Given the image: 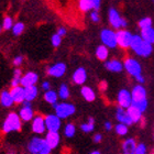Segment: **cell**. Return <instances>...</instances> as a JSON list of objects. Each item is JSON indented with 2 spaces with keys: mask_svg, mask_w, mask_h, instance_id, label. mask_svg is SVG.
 Listing matches in <instances>:
<instances>
[{
  "mask_svg": "<svg viewBox=\"0 0 154 154\" xmlns=\"http://www.w3.org/2000/svg\"><path fill=\"white\" fill-rule=\"evenodd\" d=\"M132 51L134 52L138 56L141 57H149L153 52V44L148 43V42L143 41L140 34H133L131 42V46H130Z\"/></svg>",
  "mask_w": 154,
  "mask_h": 154,
  "instance_id": "1",
  "label": "cell"
},
{
  "mask_svg": "<svg viewBox=\"0 0 154 154\" xmlns=\"http://www.w3.org/2000/svg\"><path fill=\"white\" fill-rule=\"evenodd\" d=\"M58 98H60V97H58L57 91H55V90H53V89L44 93V100L48 103L52 105V106H54V105H56V103H58Z\"/></svg>",
  "mask_w": 154,
  "mask_h": 154,
  "instance_id": "27",
  "label": "cell"
},
{
  "mask_svg": "<svg viewBox=\"0 0 154 154\" xmlns=\"http://www.w3.org/2000/svg\"><path fill=\"white\" fill-rule=\"evenodd\" d=\"M1 26H2V30H6V31H8V30H10V29L12 30L13 26H14V22H13L12 17H10V16L5 17V18H3V20H2Z\"/></svg>",
  "mask_w": 154,
  "mask_h": 154,
  "instance_id": "33",
  "label": "cell"
},
{
  "mask_svg": "<svg viewBox=\"0 0 154 154\" xmlns=\"http://www.w3.org/2000/svg\"><path fill=\"white\" fill-rule=\"evenodd\" d=\"M116 119L118 120V123H123V125H127L128 127L133 125L130 117H129L127 109H123L121 107H117V109H116Z\"/></svg>",
  "mask_w": 154,
  "mask_h": 154,
  "instance_id": "18",
  "label": "cell"
},
{
  "mask_svg": "<svg viewBox=\"0 0 154 154\" xmlns=\"http://www.w3.org/2000/svg\"><path fill=\"white\" fill-rule=\"evenodd\" d=\"M89 154H100L99 151H93V152H90Z\"/></svg>",
  "mask_w": 154,
  "mask_h": 154,
  "instance_id": "49",
  "label": "cell"
},
{
  "mask_svg": "<svg viewBox=\"0 0 154 154\" xmlns=\"http://www.w3.org/2000/svg\"><path fill=\"white\" fill-rule=\"evenodd\" d=\"M103 127H105V130H106V131H110V130H111V129L113 128L112 123H111L110 121H106V122H105Z\"/></svg>",
  "mask_w": 154,
  "mask_h": 154,
  "instance_id": "45",
  "label": "cell"
},
{
  "mask_svg": "<svg viewBox=\"0 0 154 154\" xmlns=\"http://www.w3.org/2000/svg\"><path fill=\"white\" fill-rule=\"evenodd\" d=\"M140 35L143 38V41L148 42V43H154V28H148V29H143L140 32Z\"/></svg>",
  "mask_w": 154,
  "mask_h": 154,
  "instance_id": "28",
  "label": "cell"
},
{
  "mask_svg": "<svg viewBox=\"0 0 154 154\" xmlns=\"http://www.w3.org/2000/svg\"><path fill=\"white\" fill-rule=\"evenodd\" d=\"M23 76L22 72H21V69L20 68H16L14 69V72H13V77L12 78H18V79H21Z\"/></svg>",
  "mask_w": 154,
  "mask_h": 154,
  "instance_id": "41",
  "label": "cell"
},
{
  "mask_svg": "<svg viewBox=\"0 0 154 154\" xmlns=\"http://www.w3.org/2000/svg\"><path fill=\"white\" fill-rule=\"evenodd\" d=\"M153 2H154V0H153Z\"/></svg>",
  "mask_w": 154,
  "mask_h": 154,
  "instance_id": "51",
  "label": "cell"
},
{
  "mask_svg": "<svg viewBox=\"0 0 154 154\" xmlns=\"http://www.w3.org/2000/svg\"><path fill=\"white\" fill-rule=\"evenodd\" d=\"M24 31V23L22 22H16L12 28V33L14 35H20Z\"/></svg>",
  "mask_w": 154,
  "mask_h": 154,
  "instance_id": "36",
  "label": "cell"
},
{
  "mask_svg": "<svg viewBox=\"0 0 154 154\" xmlns=\"http://www.w3.org/2000/svg\"><path fill=\"white\" fill-rule=\"evenodd\" d=\"M72 79L76 85H84L87 80V71L84 67H78L72 75Z\"/></svg>",
  "mask_w": 154,
  "mask_h": 154,
  "instance_id": "19",
  "label": "cell"
},
{
  "mask_svg": "<svg viewBox=\"0 0 154 154\" xmlns=\"http://www.w3.org/2000/svg\"><path fill=\"white\" fill-rule=\"evenodd\" d=\"M133 34L130 31L125 29H120L117 31V41H118V46L122 48H128L131 46V42Z\"/></svg>",
  "mask_w": 154,
  "mask_h": 154,
  "instance_id": "10",
  "label": "cell"
},
{
  "mask_svg": "<svg viewBox=\"0 0 154 154\" xmlns=\"http://www.w3.org/2000/svg\"><path fill=\"white\" fill-rule=\"evenodd\" d=\"M1 30H2V26L0 24V33H1Z\"/></svg>",
  "mask_w": 154,
  "mask_h": 154,
  "instance_id": "50",
  "label": "cell"
},
{
  "mask_svg": "<svg viewBox=\"0 0 154 154\" xmlns=\"http://www.w3.org/2000/svg\"><path fill=\"white\" fill-rule=\"evenodd\" d=\"M80 95L83 96V98L88 103H93L94 100L96 99V93L94 91V89L89 86H83L80 89Z\"/></svg>",
  "mask_w": 154,
  "mask_h": 154,
  "instance_id": "24",
  "label": "cell"
},
{
  "mask_svg": "<svg viewBox=\"0 0 154 154\" xmlns=\"http://www.w3.org/2000/svg\"><path fill=\"white\" fill-rule=\"evenodd\" d=\"M46 142L44 138L41 137H33L28 143V151L31 154H38L46 148Z\"/></svg>",
  "mask_w": 154,
  "mask_h": 154,
  "instance_id": "8",
  "label": "cell"
},
{
  "mask_svg": "<svg viewBox=\"0 0 154 154\" xmlns=\"http://www.w3.org/2000/svg\"><path fill=\"white\" fill-rule=\"evenodd\" d=\"M31 130L35 134H43L45 133V131H48L45 125V118L43 116L35 115V117L31 121Z\"/></svg>",
  "mask_w": 154,
  "mask_h": 154,
  "instance_id": "13",
  "label": "cell"
},
{
  "mask_svg": "<svg viewBox=\"0 0 154 154\" xmlns=\"http://www.w3.org/2000/svg\"><path fill=\"white\" fill-rule=\"evenodd\" d=\"M95 54H96V57L99 60V61H106L108 60V56H109V48L105 46L103 44L101 45H98L96 48V52H95Z\"/></svg>",
  "mask_w": 154,
  "mask_h": 154,
  "instance_id": "25",
  "label": "cell"
},
{
  "mask_svg": "<svg viewBox=\"0 0 154 154\" xmlns=\"http://www.w3.org/2000/svg\"><path fill=\"white\" fill-rule=\"evenodd\" d=\"M100 41L108 48H116L118 46L117 32L112 29H103L100 31Z\"/></svg>",
  "mask_w": 154,
  "mask_h": 154,
  "instance_id": "5",
  "label": "cell"
},
{
  "mask_svg": "<svg viewBox=\"0 0 154 154\" xmlns=\"http://www.w3.org/2000/svg\"><path fill=\"white\" fill-rule=\"evenodd\" d=\"M51 43H52V46H54V48H58L62 43V36H60L57 33H55L53 34L51 38Z\"/></svg>",
  "mask_w": 154,
  "mask_h": 154,
  "instance_id": "37",
  "label": "cell"
},
{
  "mask_svg": "<svg viewBox=\"0 0 154 154\" xmlns=\"http://www.w3.org/2000/svg\"><path fill=\"white\" fill-rule=\"evenodd\" d=\"M90 20L93 21L94 23H98L100 21V14L98 13V10H93L90 11Z\"/></svg>",
  "mask_w": 154,
  "mask_h": 154,
  "instance_id": "39",
  "label": "cell"
},
{
  "mask_svg": "<svg viewBox=\"0 0 154 154\" xmlns=\"http://www.w3.org/2000/svg\"><path fill=\"white\" fill-rule=\"evenodd\" d=\"M123 66H125V69L127 71V73L129 75H131L132 77H134V78H138L139 76L142 75V66L135 58H127L123 62Z\"/></svg>",
  "mask_w": 154,
  "mask_h": 154,
  "instance_id": "6",
  "label": "cell"
},
{
  "mask_svg": "<svg viewBox=\"0 0 154 154\" xmlns=\"http://www.w3.org/2000/svg\"><path fill=\"white\" fill-rule=\"evenodd\" d=\"M41 87H42V89L44 90V91H48V90H51V84H50V82H48V80H44V82L42 83Z\"/></svg>",
  "mask_w": 154,
  "mask_h": 154,
  "instance_id": "42",
  "label": "cell"
},
{
  "mask_svg": "<svg viewBox=\"0 0 154 154\" xmlns=\"http://www.w3.org/2000/svg\"><path fill=\"white\" fill-rule=\"evenodd\" d=\"M38 82V75L35 72H26V74H23L21 78V86L26 88V87L35 86L36 83Z\"/></svg>",
  "mask_w": 154,
  "mask_h": 154,
  "instance_id": "15",
  "label": "cell"
},
{
  "mask_svg": "<svg viewBox=\"0 0 154 154\" xmlns=\"http://www.w3.org/2000/svg\"><path fill=\"white\" fill-rule=\"evenodd\" d=\"M66 64L63 62H57L52 64L51 66H48V74L51 77H55V78H61L64 76V74L66 73Z\"/></svg>",
  "mask_w": 154,
  "mask_h": 154,
  "instance_id": "14",
  "label": "cell"
},
{
  "mask_svg": "<svg viewBox=\"0 0 154 154\" xmlns=\"http://www.w3.org/2000/svg\"><path fill=\"white\" fill-rule=\"evenodd\" d=\"M56 33H57L60 36H62V38H63V36L66 35L67 30H66V28H64V26H60V28L57 29V32H56Z\"/></svg>",
  "mask_w": 154,
  "mask_h": 154,
  "instance_id": "43",
  "label": "cell"
},
{
  "mask_svg": "<svg viewBox=\"0 0 154 154\" xmlns=\"http://www.w3.org/2000/svg\"><path fill=\"white\" fill-rule=\"evenodd\" d=\"M132 95V105L140 109L142 112H144L148 109V98H146V89L144 87L138 84L135 85L131 90Z\"/></svg>",
  "mask_w": 154,
  "mask_h": 154,
  "instance_id": "2",
  "label": "cell"
},
{
  "mask_svg": "<svg viewBox=\"0 0 154 154\" xmlns=\"http://www.w3.org/2000/svg\"><path fill=\"white\" fill-rule=\"evenodd\" d=\"M10 93H11V96L14 100V103H18V105L21 103L22 105L26 101V89H24V87H13L10 89Z\"/></svg>",
  "mask_w": 154,
  "mask_h": 154,
  "instance_id": "17",
  "label": "cell"
},
{
  "mask_svg": "<svg viewBox=\"0 0 154 154\" xmlns=\"http://www.w3.org/2000/svg\"><path fill=\"white\" fill-rule=\"evenodd\" d=\"M19 116L22 122H29L32 121L33 118L35 117V113L32 109V103L30 101H24L22 103V107L19 110Z\"/></svg>",
  "mask_w": 154,
  "mask_h": 154,
  "instance_id": "12",
  "label": "cell"
},
{
  "mask_svg": "<svg viewBox=\"0 0 154 154\" xmlns=\"http://www.w3.org/2000/svg\"><path fill=\"white\" fill-rule=\"evenodd\" d=\"M23 61H24V57H23L22 55H17L16 57L13 58L12 63H13V65H14V66L18 68L19 66H21V65H22Z\"/></svg>",
  "mask_w": 154,
  "mask_h": 154,
  "instance_id": "40",
  "label": "cell"
},
{
  "mask_svg": "<svg viewBox=\"0 0 154 154\" xmlns=\"http://www.w3.org/2000/svg\"><path fill=\"white\" fill-rule=\"evenodd\" d=\"M127 111H128L129 117L131 119L132 123H139V122L142 120V115H143V112H142L140 109H138L137 107L133 106V105H132L131 107H129L128 109H127Z\"/></svg>",
  "mask_w": 154,
  "mask_h": 154,
  "instance_id": "23",
  "label": "cell"
},
{
  "mask_svg": "<svg viewBox=\"0 0 154 154\" xmlns=\"http://www.w3.org/2000/svg\"><path fill=\"white\" fill-rule=\"evenodd\" d=\"M108 20H109L110 26H112L113 29L120 30L121 28L127 26V21H125L121 16L119 11L116 8H110L108 11Z\"/></svg>",
  "mask_w": 154,
  "mask_h": 154,
  "instance_id": "7",
  "label": "cell"
},
{
  "mask_svg": "<svg viewBox=\"0 0 154 154\" xmlns=\"http://www.w3.org/2000/svg\"><path fill=\"white\" fill-rule=\"evenodd\" d=\"M0 105L5 108H11L14 105V100H13L10 90H2L0 93Z\"/></svg>",
  "mask_w": 154,
  "mask_h": 154,
  "instance_id": "22",
  "label": "cell"
},
{
  "mask_svg": "<svg viewBox=\"0 0 154 154\" xmlns=\"http://www.w3.org/2000/svg\"><path fill=\"white\" fill-rule=\"evenodd\" d=\"M45 125L48 132H58L62 127V119L58 118L55 113L45 116Z\"/></svg>",
  "mask_w": 154,
  "mask_h": 154,
  "instance_id": "11",
  "label": "cell"
},
{
  "mask_svg": "<svg viewBox=\"0 0 154 154\" xmlns=\"http://www.w3.org/2000/svg\"><path fill=\"white\" fill-rule=\"evenodd\" d=\"M105 67H106L107 71L112 72V73H120L125 69V66H123V63L119 60H110V61H107L105 63Z\"/></svg>",
  "mask_w": 154,
  "mask_h": 154,
  "instance_id": "20",
  "label": "cell"
},
{
  "mask_svg": "<svg viewBox=\"0 0 154 154\" xmlns=\"http://www.w3.org/2000/svg\"><path fill=\"white\" fill-rule=\"evenodd\" d=\"M26 89V101H30L32 103L33 100H35L38 96V86H31V87H26L24 88Z\"/></svg>",
  "mask_w": 154,
  "mask_h": 154,
  "instance_id": "26",
  "label": "cell"
},
{
  "mask_svg": "<svg viewBox=\"0 0 154 154\" xmlns=\"http://www.w3.org/2000/svg\"><path fill=\"white\" fill-rule=\"evenodd\" d=\"M94 5V8L95 10H98L100 8V5H101V0H90Z\"/></svg>",
  "mask_w": 154,
  "mask_h": 154,
  "instance_id": "44",
  "label": "cell"
},
{
  "mask_svg": "<svg viewBox=\"0 0 154 154\" xmlns=\"http://www.w3.org/2000/svg\"><path fill=\"white\" fill-rule=\"evenodd\" d=\"M135 80H137L140 85H142V84L145 82V78H144V76H143V75H141V76H139L138 78H135Z\"/></svg>",
  "mask_w": 154,
  "mask_h": 154,
  "instance_id": "47",
  "label": "cell"
},
{
  "mask_svg": "<svg viewBox=\"0 0 154 154\" xmlns=\"http://www.w3.org/2000/svg\"><path fill=\"white\" fill-rule=\"evenodd\" d=\"M101 140H103V135L100 134V133H96V134L94 135V142H96V143H99Z\"/></svg>",
  "mask_w": 154,
  "mask_h": 154,
  "instance_id": "46",
  "label": "cell"
},
{
  "mask_svg": "<svg viewBox=\"0 0 154 154\" xmlns=\"http://www.w3.org/2000/svg\"><path fill=\"white\" fill-rule=\"evenodd\" d=\"M115 131L118 135H125L128 134L129 132V128L127 125H123V123H117L115 125Z\"/></svg>",
  "mask_w": 154,
  "mask_h": 154,
  "instance_id": "34",
  "label": "cell"
},
{
  "mask_svg": "<svg viewBox=\"0 0 154 154\" xmlns=\"http://www.w3.org/2000/svg\"><path fill=\"white\" fill-rule=\"evenodd\" d=\"M76 133V125L72 122L66 123L64 127V135L66 138H73Z\"/></svg>",
  "mask_w": 154,
  "mask_h": 154,
  "instance_id": "32",
  "label": "cell"
},
{
  "mask_svg": "<svg viewBox=\"0 0 154 154\" xmlns=\"http://www.w3.org/2000/svg\"><path fill=\"white\" fill-rule=\"evenodd\" d=\"M117 103L118 107H121L123 109H128L132 106V95L131 91L128 89H120L117 94Z\"/></svg>",
  "mask_w": 154,
  "mask_h": 154,
  "instance_id": "9",
  "label": "cell"
},
{
  "mask_svg": "<svg viewBox=\"0 0 154 154\" xmlns=\"http://www.w3.org/2000/svg\"><path fill=\"white\" fill-rule=\"evenodd\" d=\"M45 142L46 145L51 150H54L58 146L60 142H61V135L58 132H46L45 134Z\"/></svg>",
  "mask_w": 154,
  "mask_h": 154,
  "instance_id": "16",
  "label": "cell"
},
{
  "mask_svg": "<svg viewBox=\"0 0 154 154\" xmlns=\"http://www.w3.org/2000/svg\"><path fill=\"white\" fill-rule=\"evenodd\" d=\"M78 8L83 12H89V11L95 10L93 2L90 0H79L78 1Z\"/></svg>",
  "mask_w": 154,
  "mask_h": 154,
  "instance_id": "31",
  "label": "cell"
},
{
  "mask_svg": "<svg viewBox=\"0 0 154 154\" xmlns=\"http://www.w3.org/2000/svg\"><path fill=\"white\" fill-rule=\"evenodd\" d=\"M80 130L85 133H90L95 130V120L94 118H88L86 122H84L80 125Z\"/></svg>",
  "mask_w": 154,
  "mask_h": 154,
  "instance_id": "30",
  "label": "cell"
},
{
  "mask_svg": "<svg viewBox=\"0 0 154 154\" xmlns=\"http://www.w3.org/2000/svg\"><path fill=\"white\" fill-rule=\"evenodd\" d=\"M58 97L61 98L62 100H67L71 96V90H69V87L66 85V84H62L61 86L58 87L57 90Z\"/></svg>",
  "mask_w": 154,
  "mask_h": 154,
  "instance_id": "29",
  "label": "cell"
},
{
  "mask_svg": "<svg viewBox=\"0 0 154 154\" xmlns=\"http://www.w3.org/2000/svg\"><path fill=\"white\" fill-rule=\"evenodd\" d=\"M138 143L135 142L134 139L128 138L122 142V154H135Z\"/></svg>",
  "mask_w": 154,
  "mask_h": 154,
  "instance_id": "21",
  "label": "cell"
},
{
  "mask_svg": "<svg viewBox=\"0 0 154 154\" xmlns=\"http://www.w3.org/2000/svg\"><path fill=\"white\" fill-rule=\"evenodd\" d=\"M30 154H31V153H30Z\"/></svg>",
  "mask_w": 154,
  "mask_h": 154,
  "instance_id": "52",
  "label": "cell"
},
{
  "mask_svg": "<svg viewBox=\"0 0 154 154\" xmlns=\"http://www.w3.org/2000/svg\"><path fill=\"white\" fill-rule=\"evenodd\" d=\"M51 151H52L51 149L48 148V146H46V148H45L44 150H43V151L40 152L38 154H51Z\"/></svg>",
  "mask_w": 154,
  "mask_h": 154,
  "instance_id": "48",
  "label": "cell"
},
{
  "mask_svg": "<svg viewBox=\"0 0 154 154\" xmlns=\"http://www.w3.org/2000/svg\"><path fill=\"white\" fill-rule=\"evenodd\" d=\"M3 133H11V132H19L22 129V120L20 118L19 113L10 112L6 117L2 123Z\"/></svg>",
  "mask_w": 154,
  "mask_h": 154,
  "instance_id": "3",
  "label": "cell"
},
{
  "mask_svg": "<svg viewBox=\"0 0 154 154\" xmlns=\"http://www.w3.org/2000/svg\"><path fill=\"white\" fill-rule=\"evenodd\" d=\"M135 154H148V148L144 143H138L135 149Z\"/></svg>",
  "mask_w": 154,
  "mask_h": 154,
  "instance_id": "38",
  "label": "cell"
},
{
  "mask_svg": "<svg viewBox=\"0 0 154 154\" xmlns=\"http://www.w3.org/2000/svg\"><path fill=\"white\" fill-rule=\"evenodd\" d=\"M139 26L140 29H148V28H152V19L149 17H144L143 19H141L139 21Z\"/></svg>",
  "mask_w": 154,
  "mask_h": 154,
  "instance_id": "35",
  "label": "cell"
},
{
  "mask_svg": "<svg viewBox=\"0 0 154 154\" xmlns=\"http://www.w3.org/2000/svg\"><path fill=\"white\" fill-rule=\"evenodd\" d=\"M53 108H54L55 115L61 119H67L76 112V107L73 103H66V101L57 103L53 106Z\"/></svg>",
  "mask_w": 154,
  "mask_h": 154,
  "instance_id": "4",
  "label": "cell"
}]
</instances>
